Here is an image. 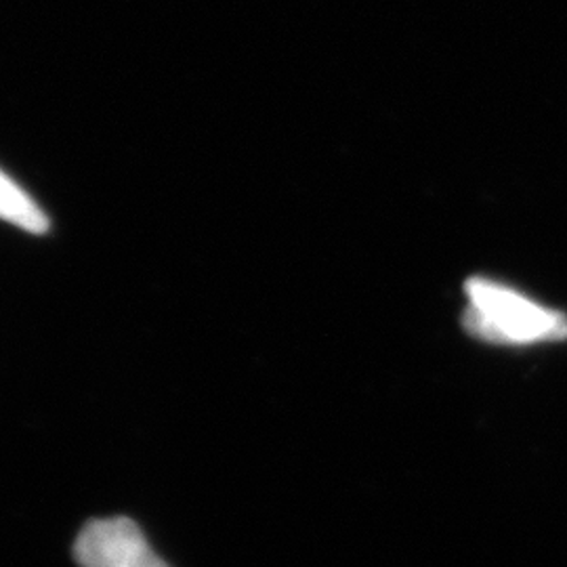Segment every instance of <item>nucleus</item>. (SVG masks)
Segmentation results:
<instances>
[{"label": "nucleus", "mask_w": 567, "mask_h": 567, "mask_svg": "<svg viewBox=\"0 0 567 567\" xmlns=\"http://www.w3.org/2000/svg\"><path fill=\"white\" fill-rule=\"evenodd\" d=\"M463 326L473 337L496 344H529L567 339V316L532 303L503 284L471 278Z\"/></svg>", "instance_id": "1"}, {"label": "nucleus", "mask_w": 567, "mask_h": 567, "mask_svg": "<svg viewBox=\"0 0 567 567\" xmlns=\"http://www.w3.org/2000/svg\"><path fill=\"white\" fill-rule=\"evenodd\" d=\"M74 557L81 567H168L126 517L89 522L76 538Z\"/></svg>", "instance_id": "2"}, {"label": "nucleus", "mask_w": 567, "mask_h": 567, "mask_svg": "<svg viewBox=\"0 0 567 567\" xmlns=\"http://www.w3.org/2000/svg\"><path fill=\"white\" fill-rule=\"evenodd\" d=\"M0 219L18 225L30 234H47L49 217L18 183L0 171Z\"/></svg>", "instance_id": "3"}]
</instances>
